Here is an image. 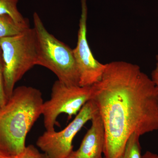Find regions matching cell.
Here are the masks:
<instances>
[{
	"label": "cell",
	"instance_id": "cell-15",
	"mask_svg": "<svg viewBox=\"0 0 158 158\" xmlns=\"http://www.w3.org/2000/svg\"><path fill=\"white\" fill-rule=\"evenodd\" d=\"M141 158H158V154L151 152L147 151L142 156Z\"/></svg>",
	"mask_w": 158,
	"mask_h": 158
},
{
	"label": "cell",
	"instance_id": "cell-3",
	"mask_svg": "<svg viewBox=\"0 0 158 158\" xmlns=\"http://www.w3.org/2000/svg\"><path fill=\"white\" fill-rule=\"evenodd\" d=\"M5 91L8 99L15 84L26 73L37 65L38 42L34 28L0 39Z\"/></svg>",
	"mask_w": 158,
	"mask_h": 158
},
{
	"label": "cell",
	"instance_id": "cell-14",
	"mask_svg": "<svg viewBox=\"0 0 158 158\" xmlns=\"http://www.w3.org/2000/svg\"><path fill=\"white\" fill-rule=\"evenodd\" d=\"M151 78L158 89V55L156 56V66L152 72Z\"/></svg>",
	"mask_w": 158,
	"mask_h": 158
},
{
	"label": "cell",
	"instance_id": "cell-1",
	"mask_svg": "<svg viewBox=\"0 0 158 158\" xmlns=\"http://www.w3.org/2000/svg\"><path fill=\"white\" fill-rule=\"evenodd\" d=\"M91 99L105 132L104 158H119L130 136L158 130V89L138 65L124 61L106 64L92 85Z\"/></svg>",
	"mask_w": 158,
	"mask_h": 158
},
{
	"label": "cell",
	"instance_id": "cell-12",
	"mask_svg": "<svg viewBox=\"0 0 158 158\" xmlns=\"http://www.w3.org/2000/svg\"><path fill=\"white\" fill-rule=\"evenodd\" d=\"M8 100L4 85L3 59L2 50L0 48V109L6 104Z\"/></svg>",
	"mask_w": 158,
	"mask_h": 158
},
{
	"label": "cell",
	"instance_id": "cell-6",
	"mask_svg": "<svg viewBox=\"0 0 158 158\" xmlns=\"http://www.w3.org/2000/svg\"><path fill=\"white\" fill-rule=\"evenodd\" d=\"M98 111L92 100L85 104L73 120L64 129L46 131L37 139L36 144L49 158H67L73 151V141L84 125Z\"/></svg>",
	"mask_w": 158,
	"mask_h": 158
},
{
	"label": "cell",
	"instance_id": "cell-11",
	"mask_svg": "<svg viewBox=\"0 0 158 158\" xmlns=\"http://www.w3.org/2000/svg\"><path fill=\"white\" fill-rule=\"evenodd\" d=\"M140 136L135 133L130 136L119 158H141V148L139 141Z\"/></svg>",
	"mask_w": 158,
	"mask_h": 158
},
{
	"label": "cell",
	"instance_id": "cell-16",
	"mask_svg": "<svg viewBox=\"0 0 158 158\" xmlns=\"http://www.w3.org/2000/svg\"><path fill=\"white\" fill-rule=\"evenodd\" d=\"M0 158H19V156L11 155L0 150Z\"/></svg>",
	"mask_w": 158,
	"mask_h": 158
},
{
	"label": "cell",
	"instance_id": "cell-7",
	"mask_svg": "<svg viewBox=\"0 0 158 158\" xmlns=\"http://www.w3.org/2000/svg\"><path fill=\"white\" fill-rule=\"evenodd\" d=\"M81 13L79 22L77 42L73 52L81 87L91 86L101 78L106 64L101 63L94 56L87 37L88 6L87 0H81Z\"/></svg>",
	"mask_w": 158,
	"mask_h": 158
},
{
	"label": "cell",
	"instance_id": "cell-8",
	"mask_svg": "<svg viewBox=\"0 0 158 158\" xmlns=\"http://www.w3.org/2000/svg\"><path fill=\"white\" fill-rule=\"evenodd\" d=\"M91 125L78 149L73 151L67 158H103L105 142V129L98 111L91 120Z\"/></svg>",
	"mask_w": 158,
	"mask_h": 158
},
{
	"label": "cell",
	"instance_id": "cell-2",
	"mask_svg": "<svg viewBox=\"0 0 158 158\" xmlns=\"http://www.w3.org/2000/svg\"><path fill=\"white\" fill-rule=\"evenodd\" d=\"M41 91L26 86L15 88L0 109V150L19 156L25 149L27 135L42 114Z\"/></svg>",
	"mask_w": 158,
	"mask_h": 158
},
{
	"label": "cell",
	"instance_id": "cell-4",
	"mask_svg": "<svg viewBox=\"0 0 158 158\" xmlns=\"http://www.w3.org/2000/svg\"><path fill=\"white\" fill-rule=\"evenodd\" d=\"M33 20L38 42L37 65L48 69L65 85L80 86L73 49L49 33L37 12Z\"/></svg>",
	"mask_w": 158,
	"mask_h": 158
},
{
	"label": "cell",
	"instance_id": "cell-9",
	"mask_svg": "<svg viewBox=\"0 0 158 158\" xmlns=\"http://www.w3.org/2000/svg\"><path fill=\"white\" fill-rule=\"evenodd\" d=\"M19 0H0V15L10 16L15 23L26 27H30L29 20L19 11Z\"/></svg>",
	"mask_w": 158,
	"mask_h": 158
},
{
	"label": "cell",
	"instance_id": "cell-10",
	"mask_svg": "<svg viewBox=\"0 0 158 158\" xmlns=\"http://www.w3.org/2000/svg\"><path fill=\"white\" fill-rule=\"evenodd\" d=\"M29 28L18 24L9 15H0V39L17 35Z\"/></svg>",
	"mask_w": 158,
	"mask_h": 158
},
{
	"label": "cell",
	"instance_id": "cell-5",
	"mask_svg": "<svg viewBox=\"0 0 158 158\" xmlns=\"http://www.w3.org/2000/svg\"><path fill=\"white\" fill-rule=\"evenodd\" d=\"M92 86H70L59 80L56 81L52 88L51 98L44 102L42 114L46 131H55V125H59L57 121L60 114L65 113L71 119L76 116L86 103L92 98Z\"/></svg>",
	"mask_w": 158,
	"mask_h": 158
},
{
	"label": "cell",
	"instance_id": "cell-17",
	"mask_svg": "<svg viewBox=\"0 0 158 158\" xmlns=\"http://www.w3.org/2000/svg\"><path fill=\"white\" fill-rule=\"evenodd\" d=\"M103 158H104V157H103Z\"/></svg>",
	"mask_w": 158,
	"mask_h": 158
},
{
	"label": "cell",
	"instance_id": "cell-13",
	"mask_svg": "<svg viewBox=\"0 0 158 158\" xmlns=\"http://www.w3.org/2000/svg\"><path fill=\"white\" fill-rule=\"evenodd\" d=\"M19 158H49L44 153L40 152L34 145L30 144L26 146L23 152L19 156Z\"/></svg>",
	"mask_w": 158,
	"mask_h": 158
}]
</instances>
